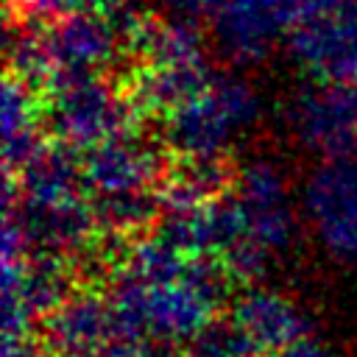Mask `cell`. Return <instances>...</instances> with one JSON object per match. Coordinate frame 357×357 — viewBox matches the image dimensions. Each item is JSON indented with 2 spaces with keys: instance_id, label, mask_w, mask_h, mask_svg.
<instances>
[{
  "instance_id": "obj_29",
  "label": "cell",
  "mask_w": 357,
  "mask_h": 357,
  "mask_svg": "<svg viewBox=\"0 0 357 357\" xmlns=\"http://www.w3.org/2000/svg\"><path fill=\"white\" fill-rule=\"evenodd\" d=\"M346 86H349L351 100H354V106H357V75H354V78H349V81H346Z\"/></svg>"
},
{
  "instance_id": "obj_5",
  "label": "cell",
  "mask_w": 357,
  "mask_h": 357,
  "mask_svg": "<svg viewBox=\"0 0 357 357\" xmlns=\"http://www.w3.org/2000/svg\"><path fill=\"white\" fill-rule=\"evenodd\" d=\"M229 192L243 220V237L254 240L271 254L284 251L296 240L298 212L293 206L287 178L273 159H248L234 173V184Z\"/></svg>"
},
{
  "instance_id": "obj_16",
  "label": "cell",
  "mask_w": 357,
  "mask_h": 357,
  "mask_svg": "<svg viewBox=\"0 0 357 357\" xmlns=\"http://www.w3.org/2000/svg\"><path fill=\"white\" fill-rule=\"evenodd\" d=\"M234 184V173L226 159L206 156V159H178V165L165 173L156 187L162 215L165 212H184L201 204H209L229 192Z\"/></svg>"
},
{
  "instance_id": "obj_1",
  "label": "cell",
  "mask_w": 357,
  "mask_h": 357,
  "mask_svg": "<svg viewBox=\"0 0 357 357\" xmlns=\"http://www.w3.org/2000/svg\"><path fill=\"white\" fill-rule=\"evenodd\" d=\"M259 120V92L240 75H215L206 92L162 120L165 145L178 159H226Z\"/></svg>"
},
{
  "instance_id": "obj_24",
  "label": "cell",
  "mask_w": 357,
  "mask_h": 357,
  "mask_svg": "<svg viewBox=\"0 0 357 357\" xmlns=\"http://www.w3.org/2000/svg\"><path fill=\"white\" fill-rule=\"evenodd\" d=\"M226 0H162V6L167 8L170 17L178 20H190V22H201V20H215V14L223 8Z\"/></svg>"
},
{
  "instance_id": "obj_2",
  "label": "cell",
  "mask_w": 357,
  "mask_h": 357,
  "mask_svg": "<svg viewBox=\"0 0 357 357\" xmlns=\"http://www.w3.org/2000/svg\"><path fill=\"white\" fill-rule=\"evenodd\" d=\"M45 92L47 131L56 142L81 153L114 137L131 134L139 120L126 92H114L100 75L56 70Z\"/></svg>"
},
{
  "instance_id": "obj_22",
  "label": "cell",
  "mask_w": 357,
  "mask_h": 357,
  "mask_svg": "<svg viewBox=\"0 0 357 357\" xmlns=\"http://www.w3.org/2000/svg\"><path fill=\"white\" fill-rule=\"evenodd\" d=\"M271 257H273L271 251H265V248L257 245L254 240L243 237V240H237L234 245H229L218 259L223 262V268L229 271V276H231L234 284L251 287V284H259L262 273H265L268 265H271Z\"/></svg>"
},
{
  "instance_id": "obj_23",
  "label": "cell",
  "mask_w": 357,
  "mask_h": 357,
  "mask_svg": "<svg viewBox=\"0 0 357 357\" xmlns=\"http://www.w3.org/2000/svg\"><path fill=\"white\" fill-rule=\"evenodd\" d=\"M20 8L28 17L45 20V17H67V14H92V11H103V6L109 0H17Z\"/></svg>"
},
{
  "instance_id": "obj_6",
  "label": "cell",
  "mask_w": 357,
  "mask_h": 357,
  "mask_svg": "<svg viewBox=\"0 0 357 357\" xmlns=\"http://www.w3.org/2000/svg\"><path fill=\"white\" fill-rule=\"evenodd\" d=\"M301 20L298 0H226L215 14L209 36L231 64H259L282 36Z\"/></svg>"
},
{
  "instance_id": "obj_7",
  "label": "cell",
  "mask_w": 357,
  "mask_h": 357,
  "mask_svg": "<svg viewBox=\"0 0 357 357\" xmlns=\"http://www.w3.org/2000/svg\"><path fill=\"white\" fill-rule=\"evenodd\" d=\"M73 293L70 259L33 254L25 262L3 265V332L25 337L36 321H45Z\"/></svg>"
},
{
  "instance_id": "obj_4",
  "label": "cell",
  "mask_w": 357,
  "mask_h": 357,
  "mask_svg": "<svg viewBox=\"0 0 357 357\" xmlns=\"http://www.w3.org/2000/svg\"><path fill=\"white\" fill-rule=\"evenodd\" d=\"M290 137L321 159L357 156V106L346 81H312L301 86L287 109Z\"/></svg>"
},
{
  "instance_id": "obj_18",
  "label": "cell",
  "mask_w": 357,
  "mask_h": 357,
  "mask_svg": "<svg viewBox=\"0 0 357 357\" xmlns=\"http://www.w3.org/2000/svg\"><path fill=\"white\" fill-rule=\"evenodd\" d=\"M92 209L100 234L117 240H137L148 229H156L162 218V204L156 190L92 195Z\"/></svg>"
},
{
  "instance_id": "obj_25",
  "label": "cell",
  "mask_w": 357,
  "mask_h": 357,
  "mask_svg": "<svg viewBox=\"0 0 357 357\" xmlns=\"http://www.w3.org/2000/svg\"><path fill=\"white\" fill-rule=\"evenodd\" d=\"M3 357H53V354L45 349V343H36L25 335V337H6Z\"/></svg>"
},
{
  "instance_id": "obj_27",
  "label": "cell",
  "mask_w": 357,
  "mask_h": 357,
  "mask_svg": "<svg viewBox=\"0 0 357 357\" xmlns=\"http://www.w3.org/2000/svg\"><path fill=\"white\" fill-rule=\"evenodd\" d=\"M301 3V17H312V14H326V11H335L346 3H354V0H298Z\"/></svg>"
},
{
  "instance_id": "obj_9",
  "label": "cell",
  "mask_w": 357,
  "mask_h": 357,
  "mask_svg": "<svg viewBox=\"0 0 357 357\" xmlns=\"http://www.w3.org/2000/svg\"><path fill=\"white\" fill-rule=\"evenodd\" d=\"M89 195L156 190L165 178L162 153L153 142L131 134L114 137L81 153Z\"/></svg>"
},
{
  "instance_id": "obj_19",
  "label": "cell",
  "mask_w": 357,
  "mask_h": 357,
  "mask_svg": "<svg viewBox=\"0 0 357 357\" xmlns=\"http://www.w3.org/2000/svg\"><path fill=\"white\" fill-rule=\"evenodd\" d=\"M6 59H8V75L28 84L36 92H45L56 75V59L47 42V28H33V25L8 28Z\"/></svg>"
},
{
  "instance_id": "obj_10",
  "label": "cell",
  "mask_w": 357,
  "mask_h": 357,
  "mask_svg": "<svg viewBox=\"0 0 357 357\" xmlns=\"http://www.w3.org/2000/svg\"><path fill=\"white\" fill-rule=\"evenodd\" d=\"M114 337L112 304L92 290H73L42 321V343L53 357H106Z\"/></svg>"
},
{
  "instance_id": "obj_28",
  "label": "cell",
  "mask_w": 357,
  "mask_h": 357,
  "mask_svg": "<svg viewBox=\"0 0 357 357\" xmlns=\"http://www.w3.org/2000/svg\"><path fill=\"white\" fill-rule=\"evenodd\" d=\"M148 357H192V354L187 346H178V343H151Z\"/></svg>"
},
{
  "instance_id": "obj_21",
  "label": "cell",
  "mask_w": 357,
  "mask_h": 357,
  "mask_svg": "<svg viewBox=\"0 0 357 357\" xmlns=\"http://www.w3.org/2000/svg\"><path fill=\"white\" fill-rule=\"evenodd\" d=\"M187 349L192 357H262V351L254 346V340L231 318L209 321L187 343Z\"/></svg>"
},
{
  "instance_id": "obj_17",
  "label": "cell",
  "mask_w": 357,
  "mask_h": 357,
  "mask_svg": "<svg viewBox=\"0 0 357 357\" xmlns=\"http://www.w3.org/2000/svg\"><path fill=\"white\" fill-rule=\"evenodd\" d=\"M142 64H192L204 61V33L198 22L165 17L151 20V25L128 45Z\"/></svg>"
},
{
  "instance_id": "obj_14",
  "label": "cell",
  "mask_w": 357,
  "mask_h": 357,
  "mask_svg": "<svg viewBox=\"0 0 357 357\" xmlns=\"http://www.w3.org/2000/svg\"><path fill=\"white\" fill-rule=\"evenodd\" d=\"M17 187L20 201L45 206V204H61L70 198L89 195L86 178H84V162L81 151L61 145V142H45L39 153L17 173L8 176Z\"/></svg>"
},
{
  "instance_id": "obj_15",
  "label": "cell",
  "mask_w": 357,
  "mask_h": 357,
  "mask_svg": "<svg viewBox=\"0 0 357 357\" xmlns=\"http://www.w3.org/2000/svg\"><path fill=\"white\" fill-rule=\"evenodd\" d=\"M3 165L17 176L45 145V103L36 89L17 78L3 84Z\"/></svg>"
},
{
  "instance_id": "obj_11",
  "label": "cell",
  "mask_w": 357,
  "mask_h": 357,
  "mask_svg": "<svg viewBox=\"0 0 357 357\" xmlns=\"http://www.w3.org/2000/svg\"><path fill=\"white\" fill-rule=\"evenodd\" d=\"M262 354H276L310 335V315L298 301L276 287L251 284L231 301L229 315Z\"/></svg>"
},
{
  "instance_id": "obj_8",
  "label": "cell",
  "mask_w": 357,
  "mask_h": 357,
  "mask_svg": "<svg viewBox=\"0 0 357 357\" xmlns=\"http://www.w3.org/2000/svg\"><path fill=\"white\" fill-rule=\"evenodd\" d=\"M293 59L318 81L357 75V0L326 14L301 17L287 36Z\"/></svg>"
},
{
  "instance_id": "obj_20",
  "label": "cell",
  "mask_w": 357,
  "mask_h": 357,
  "mask_svg": "<svg viewBox=\"0 0 357 357\" xmlns=\"http://www.w3.org/2000/svg\"><path fill=\"white\" fill-rule=\"evenodd\" d=\"M187 262L190 259L181 251H176L167 240H162L156 231H151V234H142L128 243L126 257L117 271L128 273L131 279H137L148 287H156V284H170V282L181 279L187 271Z\"/></svg>"
},
{
  "instance_id": "obj_3",
  "label": "cell",
  "mask_w": 357,
  "mask_h": 357,
  "mask_svg": "<svg viewBox=\"0 0 357 357\" xmlns=\"http://www.w3.org/2000/svg\"><path fill=\"white\" fill-rule=\"evenodd\" d=\"M301 215L337 262L357 259V156L321 159L301 187Z\"/></svg>"
},
{
  "instance_id": "obj_26",
  "label": "cell",
  "mask_w": 357,
  "mask_h": 357,
  "mask_svg": "<svg viewBox=\"0 0 357 357\" xmlns=\"http://www.w3.org/2000/svg\"><path fill=\"white\" fill-rule=\"evenodd\" d=\"M273 357H332V354H329V349H326L318 337L304 335V337H298L296 343H290L287 349L276 351Z\"/></svg>"
},
{
  "instance_id": "obj_12",
  "label": "cell",
  "mask_w": 357,
  "mask_h": 357,
  "mask_svg": "<svg viewBox=\"0 0 357 357\" xmlns=\"http://www.w3.org/2000/svg\"><path fill=\"white\" fill-rule=\"evenodd\" d=\"M56 70L100 75L126 47L114 25L100 14H67L47 28Z\"/></svg>"
},
{
  "instance_id": "obj_13",
  "label": "cell",
  "mask_w": 357,
  "mask_h": 357,
  "mask_svg": "<svg viewBox=\"0 0 357 357\" xmlns=\"http://www.w3.org/2000/svg\"><path fill=\"white\" fill-rule=\"evenodd\" d=\"M215 73L206 59L192 64H142L126 84V98L139 117H167L209 89Z\"/></svg>"
}]
</instances>
